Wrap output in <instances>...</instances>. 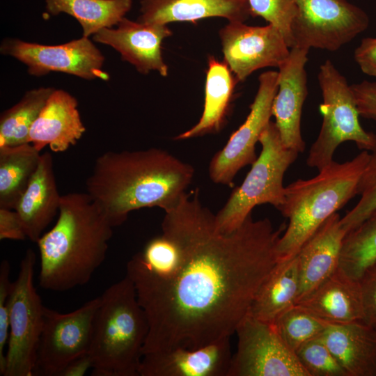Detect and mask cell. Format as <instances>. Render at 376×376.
<instances>
[{"label":"cell","mask_w":376,"mask_h":376,"mask_svg":"<svg viewBox=\"0 0 376 376\" xmlns=\"http://www.w3.org/2000/svg\"><path fill=\"white\" fill-rule=\"evenodd\" d=\"M140 4L137 21L149 24L194 22L214 17L244 22L251 17L248 0H141Z\"/></svg>","instance_id":"obj_20"},{"label":"cell","mask_w":376,"mask_h":376,"mask_svg":"<svg viewBox=\"0 0 376 376\" xmlns=\"http://www.w3.org/2000/svg\"><path fill=\"white\" fill-rule=\"evenodd\" d=\"M346 234L340 225V217L336 212L303 244L297 253L299 290L297 302L338 268Z\"/></svg>","instance_id":"obj_18"},{"label":"cell","mask_w":376,"mask_h":376,"mask_svg":"<svg viewBox=\"0 0 376 376\" xmlns=\"http://www.w3.org/2000/svg\"><path fill=\"white\" fill-rule=\"evenodd\" d=\"M322 337L347 376H376V328L331 323Z\"/></svg>","instance_id":"obj_23"},{"label":"cell","mask_w":376,"mask_h":376,"mask_svg":"<svg viewBox=\"0 0 376 376\" xmlns=\"http://www.w3.org/2000/svg\"><path fill=\"white\" fill-rule=\"evenodd\" d=\"M88 351L93 376H139L149 327L127 276L100 296Z\"/></svg>","instance_id":"obj_5"},{"label":"cell","mask_w":376,"mask_h":376,"mask_svg":"<svg viewBox=\"0 0 376 376\" xmlns=\"http://www.w3.org/2000/svg\"><path fill=\"white\" fill-rule=\"evenodd\" d=\"M61 199L53 158L47 152L41 155L39 166L15 209L31 241L36 243L42 235L58 212Z\"/></svg>","instance_id":"obj_21"},{"label":"cell","mask_w":376,"mask_h":376,"mask_svg":"<svg viewBox=\"0 0 376 376\" xmlns=\"http://www.w3.org/2000/svg\"><path fill=\"white\" fill-rule=\"evenodd\" d=\"M45 13H62L75 17L88 38L104 28H112L130 10L132 0H45Z\"/></svg>","instance_id":"obj_27"},{"label":"cell","mask_w":376,"mask_h":376,"mask_svg":"<svg viewBox=\"0 0 376 376\" xmlns=\"http://www.w3.org/2000/svg\"><path fill=\"white\" fill-rule=\"evenodd\" d=\"M259 86L250 112L234 132L225 146L212 157L209 165L210 179L217 184L232 186L237 172L252 164L257 156L256 145L270 122L274 98L278 90L279 72L266 71L258 78Z\"/></svg>","instance_id":"obj_13"},{"label":"cell","mask_w":376,"mask_h":376,"mask_svg":"<svg viewBox=\"0 0 376 376\" xmlns=\"http://www.w3.org/2000/svg\"><path fill=\"white\" fill-rule=\"evenodd\" d=\"M235 334L237 350L227 376H308L274 323L247 314Z\"/></svg>","instance_id":"obj_10"},{"label":"cell","mask_w":376,"mask_h":376,"mask_svg":"<svg viewBox=\"0 0 376 376\" xmlns=\"http://www.w3.org/2000/svg\"><path fill=\"white\" fill-rule=\"evenodd\" d=\"M296 304L331 323L363 320L359 281L339 268Z\"/></svg>","instance_id":"obj_22"},{"label":"cell","mask_w":376,"mask_h":376,"mask_svg":"<svg viewBox=\"0 0 376 376\" xmlns=\"http://www.w3.org/2000/svg\"><path fill=\"white\" fill-rule=\"evenodd\" d=\"M93 368V361L88 353L71 361L62 370L60 376H83Z\"/></svg>","instance_id":"obj_39"},{"label":"cell","mask_w":376,"mask_h":376,"mask_svg":"<svg viewBox=\"0 0 376 376\" xmlns=\"http://www.w3.org/2000/svg\"><path fill=\"white\" fill-rule=\"evenodd\" d=\"M354 60L366 75L376 77V38H365L354 51Z\"/></svg>","instance_id":"obj_38"},{"label":"cell","mask_w":376,"mask_h":376,"mask_svg":"<svg viewBox=\"0 0 376 376\" xmlns=\"http://www.w3.org/2000/svg\"><path fill=\"white\" fill-rule=\"evenodd\" d=\"M274 324L285 343L295 353L304 343L321 336L331 322L295 304L285 311Z\"/></svg>","instance_id":"obj_30"},{"label":"cell","mask_w":376,"mask_h":376,"mask_svg":"<svg viewBox=\"0 0 376 376\" xmlns=\"http://www.w3.org/2000/svg\"><path fill=\"white\" fill-rule=\"evenodd\" d=\"M251 17H260L275 26L290 48L294 47L292 24L297 14L294 0H248Z\"/></svg>","instance_id":"obj_33"},{"label":"cell","mask_w":376,"mask_h":376,"mask_svg":"<svg viewBox=\"0 0 376 376\" xmlns=\"http://www.w3.org/2000/svg\"><path fill=\"white\" fill-rule=\"evenodd\" d=\"M219 35L224 61L237 81H244L260 68H279L290 54L283 35L269 24L258 26L228 22Z\"/></svg>","instance_id":"obj_14"},{"label":"cell","mask_w":376,"mask_h":376,"mask_svg":"<svg viewBox=\"0 0 376 376\" xmlns=\"http://www.w3.org/2000/svg\"><path fill=\"white\" fill-rule=\"evenodd\" d=\"M198 194L185 193L162 223V234L180 252L175 276L163 284L134 285L149 327L143 355L230 338L279 262L285 224L274 229L268 218L250 214L234 231L220 233Z\"/></svg>","instance_id":"obj_1"},{"label":"cell","mask_w":376,"mask_h":376,"mask_svg":"<svg viewBox=\"0 0 376 376\" xmlns=\"http://www.w3.org/2000/svg\"><path fill=\"white\" fill-rule=\"evenodd\" d=\"M100 303L99 296L67 313L45 306L34 375L60 376L71 361L88 352Z\"/></svg>","instance_id":"obj_11"},{"label":"cell","mask_w":376,"mask_h":376,"mask_svg":"<svg viewBox=\"0 0 376 376\" xmlns=\"http://www.w3.org/2000/svg\"><path fill=\"white\" fill-rule=\"evenodd\" d=\"M35 252L29 249L19 264L8 299L9 337L3 376H33L42 330L44 309L33 285Z\"/></svg>","instance_id":"obj_8"},{"label":"cell","mask_w":376,"mask_h":376,"mask_svg":"<svg viewBox=\"0 0 376 376\" xmlns=\"http://www.w3.org/2000/svg\"><path fill=\"white\" fill-rule=\"evenodd\" d=\"M351 88L359 116L376 120V82L365 80Z\"/></svg>","instance_id":"obj_36"},{"label":"cell","mask_w":376,"mask_h":376,"mask_svg":"<svg viewBox=\"0 0 376 376\" xmlns=\"http://www.w3.org/2000/svg\"><path fill=\"white\" fill-rule=\"evenodd\" d=\"M230 338L197 349L176 347L143 355L139 376H227L232 358Z\"/></svg>","instance_id":"obj_17"},{"label":"cell","mask_w":376,"mask_h":376,"mask_svg":"<svg viewBox=\"0 0 376 376\" xmlns=\"http://www.w3.org/2000/svg\"><path fill=\"white\" fill-rule=\"evenodd\" d=\"M370 157L367 150H363L350 161H333L316 176L299 179L285 187V201L279 211L289 224L276 244L279 260L297 255L315 230L357 195Z\"/></svg>","instance_id":"obj_4"},{"label":"cell","mask_w":376,"mask_h":376,"mask_svg":"<svg viewBox=\"0 0 376 376\" xmlns=\"http://www.w3.org/2000/svg\"><path fill=\"white\" fill-rule=\"evenodd\" d=\"M0 51L25 64L33 76L61 72L88 80L109 79V75L102 70L104 56L86 37L58 45L6 38L1 42Z\"/></svg>","instance_id":"obj_12"},{"label":"cell","mask_w":376,"mask_h":376,"mask_svg":"<svg viewBox=\"0 0 376 376\" xmlns=\"http://www.w3.org/2000/svg\"><path fill=\"white\" fill-rule=\"evenodd\" d=\"M357 195H361L357 204L340 218V225L347 233L357 228L376 210V151L370 154L359 182Z\"/></svg>","instance_id":"obj_31"},{"label":"cell","mask_w":376,"mask_h":376,"mask_svg":"<svg viewBox=\"0 0 376 376\" xmlns=\"http://www.w3.org/2000/svg\"><path fill=\"white\" fill-rule=\"evenodd\" d=\"M322 335L299 348L295 352L299 361L308 376H347Z\"/></svg>","instance_id":"obj_32"},{"label":"cell","mask_w":376,"mask_h":376,"mask_svg":"<svg viewBox=\"0 0 376 376\" xmlns=\"http://www.w3.org/2000/svg\"><path fill=\"white\" fill-rule=\"evenodd\" d=\"M40 152L31 143L0 147V207L15 209L39 166Z\"/></svg>","instance_id":"obj_26"},{"label":"cell","mask_w":376,"mask_h":376,"mask_svg":"<svg viewBox=\"0 0 376 376\" xmlns=\"http://www.w3.org/2000/svg\"><path fill=\"white\" fill-rule=\"evenodd\" d=\"M54 90L40 87L29 91L17 104L1 113L0 147L29 143L31 127Z\"/></svg>","instance_id":"obj_28"},{"label":"cell","mask_w":376,"mask_h":376,"mask_svg":"<svg viewBox=\"0 0 376 376\" xmlns=\"http://www.w3.org/2000/svg\"><path fill=\"white\" fill-rule=\"evenodd\" d=\"M318 79L323 102L320 106L322 123L311 146L306 164L318 171L330 164L337 147L354 141L359 148L376 151V134L365 131L359 120L354 95L346 78L327 59L320 67Z\"/></svg>","instance_id":"obj_7"},{"label":"cell","mask_w":376,"mask_h":376,"mask_svg":"<svg viewBox=\"0 0 376 376\" xmlns=\"http://www.w3.org/2000/svg\"><path fill=\"white\" fill-rule=\"evenodd\" d=\"M75 97L63 90H54L32 125L29 143L38 151L49 146L55 152L75 145L86 131Z\"/></svg>","instance_id":"obj_19"},{"label":"cell","mask_w":376,"mask_h":376,"mask_svg":"<svg viewBox=\"0 0 376 376\" xmlns=\"http://www.w3.org/2000/svg\"><path fill=\"white\" fill-rule=\"evenodd\" d=\"M308 51L297 46L290 48L288 57L278 68V90L272 107L283 143L299 153L305 149L301 118L308 93L305 66Z\"/></svg>","instance_id":"obj_15"},{"label":"cell","mask_w":376,"mask_h":376,"mask_svg":"<svg viewBox=\"0 0 376 376\" xmlns=\"http://www.w3.org/2000/svg\"><path fill=\"white\" fill-rule=\"evenodd\" d=\"M258 142L262 146L260 155L242 185L233 189L214 215L220 233H230L238 228L256 205L269 203L279 210L284 203V174L299 152L284 146L274 122L268 123Z\"/></svg>","instance_id":"obj_6"},{"label":"cell","mask_w":376,"mask_h":376,"mask_svg":"<svg viewBox=\"0 0 376 376\" xmlns=\"http://www.w3.org/2000/svg\"><path fill=\"white\" fill-rule=\"evenodd\" d=\"M27 238L16 210L0 207V240H24Z\"/></svg>","instance_id":"obj_37"},{"label":"cell","mask_w":376,"mask_h":376,"mask_svg":"<svg viewBox=\"0 0 376 376\" xmlns=\"http://www.w3.org/2000/svg\"><path fill=\"white\" fill-rule=\"evenodd\" d=\"M194 175L191 165L162 149L108 151L96 159L86 189L116 227L132 211L159 207L166 212L174 207Z\"/></svg>","instance_id":"obj_2"},{"label":"cell","mask_w":376,"mask_h":376,"mask_svg":"<svg viewBox=\"0 0 376 376\" xmlns=\"http://www.w3.org/2000/svg\"><path fill=\"white\" fill-rule=\"evenodd\" d=\"M376 260V210L343 240L338 268L358 280Z\"/></svg>","instance_id":"obj_29"},{"label":"cell","mask_w":376,"mask_h":376,"mask_svg":"<svg viewBox=\"0 0 376 376\" xmlns=\"http://www.w3.org/2000/svg\"><path fill=\"white\" fill-rule=\"evenodd\" d=\"M294 46L336 51L369 26V17L347 0H294Z\"/></svg>","instance_id":"obj_9"},{"label":"cell","mask_w":376,"mask_h":376,"mask_svg":"<svg viewBox=\"0 0 376 376\" xmlns=\"http://www.w3.org/2000/svg\"><path fill=\"white\" fill-rule=\"evenodd\" d=\"M237 82L228 65L213 56L207 58L203 113L198 122L175 139H187L219 132L224 125Z\"/></svg>","instance_id":"obj_25"},{"label":"cell","mask_w":376,"mask_h":376,"mask_svg":"<svg viewBox=\"0 0 376 376\" xmlns=\"http://www.w3.org/2000/svg\"><path fill=\"white\" fill-rule=\"evenodd\" d=\"M10 265L3 260L0 265V375L6 365L5 348L9 337L8 299L13 282L10 280Z\"/></svg>","instance_id":"obj_34"},{"label":"cell","mask_w":376,"mask_h":376,"mask_svg":"<svg viewBox=\"0 0 376 376\" xmlns=\"http://www.w3.org/2000/svg\"><path fill=\"white\" fill-rule=\"evenodd\" d=\"M299 290L297 255L279 260L258 289L248 315L274 323L285 311L296 304Z\"/></svg>","instance_id":"obj_24"},{"label":"cell","mask_w":376,"mask_h":376,"mask_svg":"<svg viewBox=\"0 0 376 376\" xmlns=\"http://www.w3.org/2000/svg\"><path fill=\"white\" fill-rule=\"evenodd\" d=\"M113 228L87 192L62 195L55 225L36 242L40 286L63 292L86 284L105 259Z\"/></svg>","instance_id":"obj_3"},{"label":"cell","mask_w":376,"mask_h":376,"mask_svg":"<svg viewBox=\"0 0 376 376\" xmlns=\"http://www.w3.org/2000/svg\"><path fill=\"white\" fill-rule=\"evenodd\" d=\"M365 324L376 328V260L370 263L358 279Z\"/></svg>","instance_id":"obj_35"},{"label":"cell","mask_w":376,"mask_h":376,"mask_svg":"<svg viewBox=\"0 0 376 376\" xmlns=\"http://www.w3.org/2000/svg\"><path fill=\"white\" fill-rule=\"evenodd\" d=\"M172 33L166 24L144 23L124 17L116 28H104L93 38L116 49L122 60L133 65L140 73L157 71L166 77L169 68L162 57V44Z\"/></svg>","instance_id":"obj_16"}]
</instances>
